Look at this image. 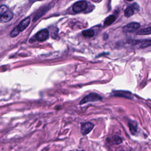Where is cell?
Here are the masks:
<instances>
[{
	"label": "cell",
	"instance_id": "obj_13",
	"mask_svg": "<svg viewBox=\"0 0 151 151\" xmlns=\"http://www.w3.org/2000/svg\"><path fill=\"white\" fill-rule=\"evenodd\" d=\"M151 44V41L150 40H145V41H142L139 43V48H145V47H147L149 46Z\"/></svg>",
	"mask_w": 151,
	"mask_h": 151
},
{
	"label": "cell",
	"instance_id": "obj_11",
	"mask_svg": "<svg viewBox=\"0 0 151 151\" xmlns=\"http://www.w3.org/2000/svg\"><path fill=\"white\" fill-rule=\"evenodd\" d=\"M134 9L132 5L127 7L124 11V15L126 17H130L132 16L134 12Z\"/></svg>",
	"mask_w": 151,
	"mask_h": 151
},
{
	"label": "cell",
	"instance_id": "obj_9",
	"mask_svg": "<svg viewBox=\"0 0 151 151\" xmlns=\"http://www.w3.org/2000/svg\"><path fill=\"white\" fill-rule=\"evenodd\" d=\"M129 127L132 134H134L137 132V124L135 122H130L129 123Z\"/></svg>",
	"mask_w": 151,
	"mask_h": 151
},
{
	"label": "cell",
	"instance_id": "obj_4",
	"mask_svg": "<svg viewBox=\"0 0 151 151\" xmlns=\"http://www.w3.org/2000/svg\"><path fill=\"white\" fill-rule=\"evenodd\" d=\"M102 100V97L100 95H99L96 93H90L89 94L87 95L86 96H85L81 100V101L80 102V104H85L88 102L99 101V100Z\"/></svg>",
	"mask_w": 151,
	"mask_h": 151
},
{
	"label": "cell",
	"instance_id": "obj_12",
	"mask_svg": "<svg viewBox=\"0 0 151 151\" xmlns=\"http://www.w3.org/2000/svg\"><path fill=\"white\" fill-rule=\"evenodd\" d=\"M82 34L84 37H92L94 35V32L92 29H88L84 30L82 32Z\"/></svg>",
	"mask_w": 151,
	"mask_h": 151
},
{
	"label": "cell",
	"instance_id": "obj_3",
	"mask_svg": "<svg viewBox=\"0 0 151 151\" xmlns=\"http://www.w3.org/2000/svg\"><path fill=\"white\" fill-rule=\"evenodd\" d=\"M49 37V32L47 29H43L40 31H39L34 37H32L30 40V42H31L32 40L34 41H38L40 42L44 41H45Z\"/></svg>",
	"mask_w": 151,
	"mask_h": 151
},
{
	"label": "cell",
	"instance_id": "obj_7",
	"mask_svg": "<svg viewBox=\"0 0 151 151\" xmlns=\"http://www.w3.org/2000/svg\"><path fill=\"white\" fill-rule=\"evenodd\" d=\"M94 127V124L90 122L83 123L81 125V132L83 135L87 134Z\"/></svg>",
	"mask_w": 151,
	"mask_h": 151
},
{
	"label": "cell",
	"instance_id": "obj_10",
	"mask_svg": "<svg viewBox=\"0 0 151 151\" xmlns=\"http://www.w3.org/2000/svg\"><path fill=\"white\" fill-rule=\"evenodd\" d=\"M116 17L114 15H111L110 16H109L108 17H107L104 22V26H108L111 25L113 22H114V21L116 20Z\"/></svg>",
	"mask_w": 151,
	"mask_h": 151
},
{
	"label": "cell",
	"instance_id": "obj_8",
	"mask_svg": "<svg viewBox=\"0 0 151 151\" xmlns=\"http://www.w3.org/2000/svg\"><path fill=\"white\" fill-rule=\"evenodd\" d=\"M113 95L119 97H123L129 99H132V93L127 91H114Z\"/></svg>",
	"mask_w": 151,
	"mask_h": 151
},
{
	"label": "cell",
	"instance_id": "obj_2",
	"mask_svg": "<svg viewBox=\"0 0 151 151\" xmlns=\"http://www.w3.org/2000/svg\"><path fill=\"white\" fill-rule=\"evenodd\" d=\"M31 19L29 17H27L23 19L19 24L10 33V36L11 37H15L17 36L20 32H22L24 31L29 25Z\"/></svg>",
	"mask_w": 151,
	"mask_h": 151
},
{
	"label": "cell",
	"instance_id": "obj_5",
	"mask_svg": "<svg viewBox=\"0 0 151 151\" xmlns=\"http://www.w3.org/2000/svg\"><path fill=\"white\" fill-rule=\"evenodd\" d=\"M87 8V4L85 1L76 2L73 6V10L76 13H80L85 11Z\"/></svg>",
	"mask_w": 151,
	"mask_h": 151
},
{
	"label": "cell",
	"instance_id": "obj_14",
	"mask_svg": "<svg viewBox=\"0 0 151 151\" xmlns=\"http://www.w3.org/2000/svg\"><path fill=\"white\" fill-rule=\"evenodd\" d=\"M109 139L113 144H119L122 142V139L120 137L117 136H113L111 139Z\"/></svg>",
	"mask_w": 151,
	"mask_h": 151
},
{
	"label": "cell",
	"instance_id": "obj_15",
	"mask_svg": "<svg viewBox=\"0 0 151 151\" xmlns=\"http://www.w3.org/2000/svg\"><path fill=\"white\" fill-rule=\"evenodd\" d=\"M150 34V27H148L146 28H143L140 30L138 32V35H149Z\"/></svg>",
	"mask_w": 151,
	"mask_h": 151
},
{
	"label": "cell",
	"instance_id": "obj_1",
	"mask_svg": "<svg viewBox=\"0 0 151 151\" xmlns=\"http://www.w3.org/2000/svg\"><path fill=\"white\" fill-rule=\"evenodd\" d=\"M13 12L6 5H2L0 6V22H8L13 18Z\"/></svg>",
	"mask_w": 151,
	"mask_h": 151
},
{
	"label": "cell",
	"instance_id": "obj_6",
	"mask_svg": "<svg viewBox=\"0 0 151 151\" xmlns=\"http://www.w3.org/2000/svg\"><path fill=\"white\" fill-rule=\"evenodd\" d=\"M140 27V25L139 23L133 22L125 25L123 28V30L124 32H133L136 31Z\"/></svg>",
	"mask_w": 151,
	"mask_h": 151
}]
</instances>
